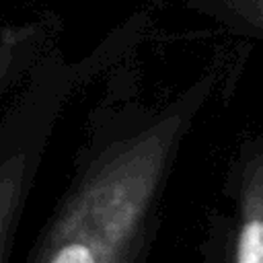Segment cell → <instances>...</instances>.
<instances>
[{
  "label": "cell",
  "instance_id": "1",
  "mask_svg": "<svg viewBox=\"0 0 263 263\" xmlns=\"http://www.w3.org/2000/svg\"><path fill=\"white\" fill-rule=\"evenodd\" d=\"M158 150L144 146L92 177L62 212L35 263H113L148 195Z\"/></svg>",
  "mask_w": 263,
  "mask_h": 263
},
{
  "label": "cell",
  "instance_id": "2",
  "mask_svg": "<svg viewBox=\"0 0 263 263\" xmlns=\"http://www.w3.org/2000/svg\"><path fill=\"white\" fill-rule=\"evenodd\" d=\"M234 263H263V171L249 187L242 208V222L236 236Z\"/></svg>",
  "mask_w": 263,
  "mask_h": 263
},
{
  "label": "cell",
  "instance_id": "3",
  "mask_svg": "<svg viewBox=\"0 0 263 263\" xmlns=\"http://www.w3.org/2000/svg\"><path fill=\"white\" fill-rule=\"evenodd\" d=\"M25 181V160L14 156L0 166V257L6 245V234L14 222Z\"/></svg>",
  "mask_w": 263,
  "mask_h": 263
},
{
  "label": "cell",
  "instance_id": "4",
  "mask_svg": "<svg viewBox=\"0 0 263 263\" xmlns=\"http://www.w3.org/2000/svg\"><path fill=\"white\" fill-rule=\"evenodd\" d=\"M21 41V35L16 31H4L2 37H0V82L4 80L6 72H8V66L14 58V51H16V45Z\"/></svg>",
  "mask_w": 263,
  "mask_h": 263
}]
</instances>
